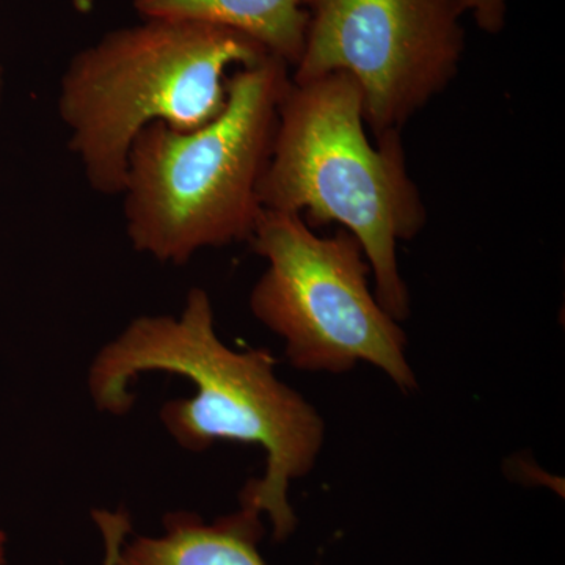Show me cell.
Instances as JSON below:
<instances>
[{"label":"cell","mask_w":565,"mask_h":565,"mask_svg":"<svg viewBox=\"0 0 565 565\" xmlns=\"http://www.w3.org/2000/svg\"><path fill=\"white\" fill-rule=\"evenodd\" d=\"M267 349L234 351L215 332L210 294L193 288L180 316H140L96 353L88 392L102 412L131 411L129 386L143 373L182 375L192 397L161 408L167 433L182 448L203 452L217 441L259 445L266 471L241 492V505L269 516L275 541L296 531L289 487L313 470L326 441V423L313 405L281 382Z\"/></svg>","instance_id":"obj_1"},{"label":"cell","mask_w":565,"mask_h":565,"mask_svg":"<svg viewBox=\"0 0 565 565\" xmlns=\"http://www.w3.org/2000/svg\"><path fill=\"white\" fill-rule=\"evenodd\" d=\"M264 210L299 214L310 228L337 223L362 245L374 294L394 321L412 313L397 245L427 223L401 132L367 139L363 96L349 74L292 82L278 110L262 181Z\"/></svg>","instance_id":"obj_2"},{"label":"cell","mask_w":565,"mask_h":565,"mask_svg":"<svg viewBox=\"0 0 565 565\" xmlns=\"http://www.w3.org/2000/svg\"><path fill=\"white\" fill-rule=\"evenodd\" d=\"M289 68L274 55L241 66L214 120L191 131L154 122L137 136L121 192L134 250L182 266L204 248L252 239Z\"/></svg>","instance_id":"obj_3"},{"label":"cell","mask_w":565,"mask_h":565,"mask_svg":"<svg viewBox=\"0 0 565 565\" xmlns=\"http://www.w3.org/2000/svg\"><path fill=\"white\" fill-rule=\"evenodd\" d=\"M269 55L244 33L181 20H141L82 47L63 71L57 109L88 185L121 195L145 128L207 125L225 109L226 71Z\"/></svg>","instance_id":"obj_4"},{"label":"cell","mask_w":565,"mask_h":565,"mask_svg":"<svg viewBox=\"0 0 565 565\" xmlns=\"http://www.w3.org/2000/svg\"><path fill=\"white\" fill-rule=\"evenodd\" d=\"M248 243L267 262L252 289V313L285 341L291 366L344 374L367 363L401 392L416 390L407 334L375 299L370 264L351 233L318 236L299 214L264 210Z\"/></svg>","instance_id":"obj_5"},{"label":"cell","mask_w":565,"mask_h":565,"mask_svg":"<svg viewBox=\"0 0 565 565\" xmlns=\"http://www.w3.org/2000/svg\"><path fill=\"white\" fill-rule=\"evenodd\" d=\"M303 9L307 35L292 82L349 74L374 140L403 131L459 73L460 0H303Z\"/></svg>","instance_id":"obj_6"},{"label":"cell","mask_w":565,"mask_h":565,"mask_svg":"<svg viewBox=\"0 0 565 565\" xmlns=\"http://www.w3.org/2000/svg\"><path fill=\"white\" fill-rule=\"evenodd\" d=\"M262 514L241 505L206 523L192 512L163 516V533L126 539L115 565H266Z\"/></svg>","instance_id":"obj_7"},{"label":"cell","mask_w":565,"mask_h":565,"mask_svg":"<svg viewBox=\"0 0 565 565\" xmlns=\"http://www.w3.org/2000/svg\"><path fill=\"white\" fill-rule=\"evenodd\" d=\"M141 20L206 22L258 41L296 66L302 57L308 13L303 0H132Z\"/></svg>","instance_id":"obj_8"},{"label":"cell","mask_w":565,"mask_h":565,"mask_svg":"<svg viewBox=\"0 0 565 565\" xmlns=\"http://www.w3.org/2000/svg\"><path fill=\"white\" fill-rule=\"evenodd\" d=\"M92 515L103 537V565H115L118 552L131 534V516L125 511H107V509H96Z\"/></svg>","instance_id":"obj_9"},{"label":"cell","mask_w":565,"mask_h":565,"mask_svg":"<svg viewBox=\"0 0 565 565\" xmlns=\"http://www.w3.org/2000/svg\"><path fill=\"white\" fill-rule=\"evenodd\" d=\"M463 13H471L479 28L487 33L497 35L505 24V0H460Z\"/></svg>","instance_id":"obj_10"},{"label":"cell","mask_w":565,"mask_h":565,"mask_svg":"<svg viewBox=\"0 0 565 565\" xmlns=\"http://www.w3.org/2000/svg\"><path fill=\"white\" fill-rule=\"evenodd\" d=\"M7 564V535L0 530V565Z\"/></svg>","instance_id":"obj_11"},{"label":"cell","mask_w":565,"mask_h":565,"mask_svg":"<svg viewBox=\"0 0 565 565\" xmlns=\"http://www.w3.org/2000/svg\"><path fill=\"white\" fill-rule=\"evenodd\" d=\"M2 96H3V74H2V68H0V103H2Z\"/></svg>","instance_id":"obj_12"}]
</instances>
